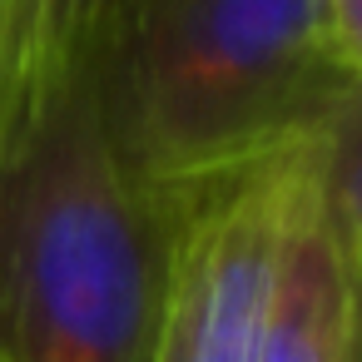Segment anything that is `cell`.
<instances>
[{"mask_svg":"<svg viewBox=\"0 0 362 362\" xmlns=\"http://www.w3.org/2000/svg\"><path fill=\"white\" fill-rule=\"evenodd\" d=\"M174 209L115 159L90 80L0 154V362H159Z\"/></svg>","mask_w":362,"mask_h":362,"instance_id":"obj_1","label":"cell"},{"mask_svg":"<svg viewBox=\"0 0 362 362\" xmlns=\"http://www.w3.org/2000/svg\"><path fill=\"white\" fill-rule=\"evenodd\" d=\"M337 85L322 0H144L90 75L119 169L164 209L293 139Z\"/></svg>","mask_w":362,"mask_h":362,"instance_id":"obj_2","label":"cell"},{"mask_svg":"<svg viewBox=\"0 0 362 362\" xmlns=\"http://www.w3.org/2000/svg\"><path fill=\"white\" fill-rule=\"evenodd\" d=\"M303 129L174 204L169 317L179 362H258L278 228L303 164Z\"/></svg>","mask_w":362,"mask_h":362,"instance_id":"obj_3","label":"cell"},{"mask_svg":"<svg viewBox=\"0 0 362 362\" xmlns=\"http://www.w3.org/2000/svg\"><path fill=\"white\" fill-rule=\"evenodd\" d=\"M352 327H357V263L322 199L303 129V164L293 174V194L278 228L258 362H352Z\"/></svg>","mask_w":362,"mask_h":362,"instance_id":"obj_4","label":"cell"},{"mask_svg":"<svg viewBox=\"0 0 362 362\" xmlns=\"http://www.w3.org/2000/svg\"><path fill=\"white\" fill-rule=\"evenodd\" d=\"M139 11H144V0H40L25 70H21L16 134L45 100H55L70 85H85Z\"/></svg>","mask_w":362,"mask_h":362,"instance_id":"obj_5","label":"cell"},{"mask_svg":"<svg viewBox=\"0 0 362 362\" xmlns=\"http://www.w3.org/2000/svg\"><path fill=\"white\" fill-rule=\"evenodd\" d=\"M308 154L342 243L352 263H362V85H337L308 119Z\"/></svg>","mask_w":362,"mask_h":362,"instance_id":"obj_6","label":"cell"},{"mask_svg":"<svg viewBox=\"0 0 362 362\" xmlns=\"http://www.w3.org/2000/svg\"><path fill=\"white\" fill-rule=\"evenodd\" d=\"M40 0H0V154L16 134V105H21V70L35 30Z\"/></svg>","mask_w":362,"mask_h":362,"instance_id":"obj_7","label":"cell"},{"mask_svg":"<svg viewBox=\"0 0 362 362\" xmlns=\"http://www.w3.org/2000/svg\"><path fill=\"white\" fill-rule=\"evenodd\" d=\"M322 55L342 85H362V0H322Z\"/></svg>","mask_w":362,"mask_h":362,"instance_id":"obj_8","label":"cell"},{"mask_svg":"<svg viewBox=\"0 0 362 362\" xmlns=\"http://www.w3.org/2000/svg\"><path fill=\"white\" fill-rule=\"evenodd\" d=\"M352 362H362V263H357V327H352Z\"/></svg>","mask_w":362,"mask_h":362,"instance_id":"obj_9","label":"cell"},{"mask_svg":"<svg viewBox=\"0 0 362 362\" xmlns=\"http://www.w3.org/2000/svg\"><path fill=\"white\" fill-rule=\"evenodd\" d=\"M174 283V278H169ZM159 362H179V342H174V317H164V342H159Z\"/></svg>","mask_w":362,"mask_h":362,"instance_id":"obj_10","label":"cell"}]
</instances>
